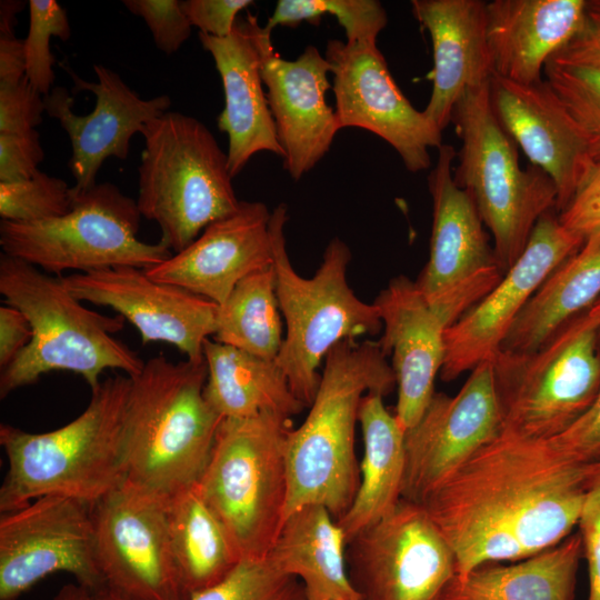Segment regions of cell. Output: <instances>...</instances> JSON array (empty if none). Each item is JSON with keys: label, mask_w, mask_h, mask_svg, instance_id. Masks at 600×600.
Instances as JSON below:
<instances>
[{"label": "cell", "mask_w": 600, "mask_h": 600, "mask_svg": "<svg viewBox=\"0 0 600 600\" xmlns=\"http://www.w3.org/2000/svg\"><path fill=\"white\" fill-rule=\"evenodd\" d=\"M589 464L551 440L501 431L422 503L451 548L457 578L552 548L578 527Z\"/></svg>", "instance_id": "6da1fadb"}, {"label": "cell", "mask_w": 600, "mask_h": 600, "mask_svg": "<svg viewBox=\"0 0 600 600\" xmlns=\"http://www.w3.org/2000/svg\"><path fill=\"white\" fill-rule=\"evenodd\" d=\"M394 388L378 341L346 340L329 351L309 412L288 434L284 519L309 504L327 508L336 520L348 510L360 482L354 436L361 401Z\"/></svg>", "instance_id": "7a4b0ae2"}, {"label": "cell", "mask_w": 600, "mask_h": 600, "mask_svg": "<svg viewBox=\"0 0 600 600\" xmlns=\"http://www.w3.org/2000/svg\"><path fill=\"white\" fill-rule=\"evenodd\" d=\"M131 378L114 374L91 389L87 408L47 432L2 423L0 444L8 470L0 487V512L43 496H66L94 504L126 480L124 413Z\"/></svg>", "instance_id": "3957f363"}, {"label": "cell", "mask_w": 600, "mask_h": 600, "mask_svg": "<svg viewBox=\"0 0 600 600\" xmlns=\"http://www.w3.org/2000/svg\"><path fill=\"white\" fill-rule=\"evenodd\" d=\"M207 372L204 360L158 354L130 377L124 482L163 500L198 483L223 419L204 396Z\"/></svg>", "instance_id": "277c9868"}, {"label": "cell", "mask_w": 600, "mask_h": 600, "mask_svg": "<svg viewBox=\"0 0 600 600\" xmlns=\"http://www.w3.org/2000/svg\"><path fill=\"white\" fill-rule=\"evenodd\" d=\"M0 293L32 329L30 343L0 370L1 399L53 371L77 373L93 389L106 370H121L129 377L142 370L146 361L114 337L124 318L84 307L63 277L1 253Z\"/></svg>", "instance_id": "5b68a950"}, {"label": "cell", "mask_w": 600, "mask_h": 600, "mask_svg": "<svg viewBox=\"0 0 600 600\" xmlns=\"http://www.w3.org/2000/svg\"><path fill=\"white\" fill-rule=\"evenodd\" d=\"M288 209L278 204L270 217L276 293L286 323L277 364L294 396L312 403L319 382V367L339 342L377 334L382 321L373 303L356 296L347 279L352 253L338 237L327 244L320 267L311 278L293 268L286 248Z\"/></svg>", "instance_id": "8992f818"}, {"label": "cell", "mask_w": 600, "mask_h": 600, "mask_svg": "<svg viewBox=\"0 0 600 600\" xmlns=\"http://www.w3.org/2000/svg\"><path fill=\"white\" fill-rule=\"evenodd\" d=\"M141 134L137 206L154 221L172 253L188 247L210 223L238 210L227 153L198 119L167 111Z\"/></svg>", "instance_id": "52a82bcc"}, {"label": "cell", "mask_w": 600, "mask_h": 600, "mask_svg": "<svg viewBox=\"0 0 600 600\" xmlns=\"http://www.w3.org/2000/svg\"><path fill=\"white\" fill-rule=\"evenodd\" d=\"M451 123L461 142L454 181L472 198L506 273L524 251L540 217L556 209V186L537 166L521 168L517 143L493 113L489 82L461 96Z\"/></svg>", "instance_id": "ba28073f"}, {"label": "cell", "mask_w": 600, "mask_h": 600, "mask_svg": "<svg viewBox=\"0 0 600 600\" xmlns=\"http://www.w3.org/2000/svg\"><path fill=\"white\" fill-rule=\"evenodd\" d=\"M290 417L223 418L197 488L242 559L266 558L284 520Z\"/></svg>", "instance_id": "9c48e42d"}, {"label": "cell", "mask_w": 600, "mask_h": 600, "mask_svg": "<svg viewBox=\"0 0 600 600\" xmlns=\"http://www.w3.org/2000/svg\"><path fill=\"white\" fill-rule=\"evenodd\" d=\"M584 313L536 351L499 349L491 358L501 431L550 440L591 407L600 390V340Z\"/></svg>", "instance_id": "30bf717a"}, {"label": "cell", "mask_w": 600, "mask_h": 600, "mask_svg": "<svg viewBox=\"0 0 600 600\" xmlns=\"http://www.w3.org/2000/svg\"><path fill=\"white\" fill-rule=\"evenodd\" d=\"M73 193L71 210L36 222L0 221L2 253L42 271L88 273L110 268L149 269L172 252L160 241L138 238L141 213L137 201L111 182Z\"/></svg>", "instance_id": "8fae6325"}, {"label": "cell", "mask_w": 600, "mask_h": 600, "mask_svg": "<svg viewBox=\"0 0 600 600\" xmlns=\"http://www.w3.org/2000/svg\"><path fill=\"white\" fill-rule=\"evenodd\" d=\"M454 148L443 143L428 177L432 198L429 259L414 281L446 328L480 302L504 271L470 194L453 178Z\"/></svg>", "instance_id": "7c38bea8"}, {"label": "cell", "mask_w": 600, "mask_h": 600, "mask_svg": "<svg viewBox=\"0 0 600 600\" xmlns=\"http://www.w3.org/2000/svg\"><path fill=\"white\" fill-rule=\"evenodd\" d=\"M349 580L360 600H446L454 554L422 504L401 498L348 542Z\"/></svg>", "instance_id": "4fadbf2b"}, {"label": "cell", "mask_w": 600, "mask_h": 600, "mask_svg": "<svg viewBox=\"0 0 600 600\" xmlns=\"http://www.w3.org/2000/svg\"><path fill=\"white\" fill-rule=\"evenodd\" d=\"M92 506L43 496L0 516V600H17L56 572L106 586L97 558Z\"/></svg>", "instance_id": "5bb4252c"}, {"label": "cell", "mask_w": 600, "mask_h": 600, "mask_svg": "<svg viewBox=\"0 0 600 600\" xmlns=\"http://www.w3.org/2000/svg\"><path fill=\"white\" fill-rule=\"evenodd\" d=\"M106 586L131 600H189L173 559L168 500L128 482L92 506Z\"/></svg>", "instance_id": "9a60e30c"}, {"label": "cell", "mask_w": 600, "mask_h": 600, "mask_svg": "<svg viewBox=\"0 0 600 600\" xmlns=\"http://www.w3.org/2000/svg\"><path fill=\"white\" fill-rule=\"evenodd\" d=\"M324 58L333 78L340 130L370 131L397 151L408 171L428 169L429 150L443 144L442 131L406 98L378 46L330 39Z\"/></svg>", "instance_id": "2e32d148"}, {"label": "cell", "mask_w": 600, "mask_h": 600, "mask_svg": "<svg viewBox=\"0 0 600 600\" xmlns=\"http://www.w3.org/2000/svg\"><path fill=\"white\" fill-rule=\"evenodd\" d=\"M502 430L491 360L478 364L454 396L434 392L406 431L401 498L422 503L466 460Z\"/></svg>", "instance_id": "e0dca14e"}, {"label": "cell", "mask_w": 600, "mask_h": 600, "mask_svg": "<svg viewBox=\"0 0 600 600\" xmlns=\"http://www.w3.org/2000/svg\"><path fill=\"white\" fill-rule=\"evenodd\" d=\"M584 240L562 226L554 208L544 212L524 251L497 287L446 329L441 379L452 381L491 360L532 294Z\"/></svg>", "instance_id": "ac0fdd59"}, {"label": "cell", "mask_w": 600, "mask_h": 600, "mask_svg": "<svg viewBox=\"0 0 600 600\" xmlns=\"http://www.w3.org/2000/svg\"><path fill=\"white\" fill-rule=\"evenodd\" d=\"M63 282L80 301L109 307L129 321L142 344L163 342L188 360H204L203 344L216 332L219 304L134 267L71 273Z\"/></svg>", "instance_id": "d6986e66"}, {"label": "cell", "mask_w": 600, "mask_h": 600, "mask_svg": "<svg viewBox=\"0 0 600 600\" xmlns=\"http://www.w3.org/2000/svg\"><path fill=\"white\" fill-rule=\"evenodd\" d=\"M489 96L501 127L553 181L560 213L596 167L583 131L546 79L523 84L492 73Z\"/></svg>", "instance_id": "ffe728a7"}, {"label": "cell", "mask_w": 600, "mask_h": 600, "mask_svg": "<svg viewBox=\"0 0 600 600\" xmlns=\"http://www.w3.org/2000/svg\"><path fill=\"white\" fill-rule=\"evenodd\" d=\"M74 83V91L87 90L96 96L93 110L86 116L72 111L73 97L63 87H54L44 96L46 112L56 119L71 142L68 167L74 178V193L90 190L97 184V174L106 159L128 158L131 138L141 133L152 119L169 111L171 99L167 94L141 99L113 70L94 64L98 81L81 79L63 67Z\"/></svg>", "instance_id": "44dd1931"}, {"label": "cell", "mask_w": 600, "mask_h": 600, "mask_svg": "<svg viewBox=\"0 0 600 600\" xmlns=\"http://www.w3.org/2000/svg\"><path fill=\"white\" fill-rule=\"evenodd\" d=\"M261 53V74L283 168L298 181L327 154L340 130L336 111L326 99L331 88L330 64L313 46L293 60L282 58L266 27Z\"/></svg>", "instance_id": "7402d4cb"}, {"label": "cell", "mask_w": 600, "mask_h": 600, "mask_svg": "<svg viewBox=\"0 0 600 600\" xmlns=\"http://www.w3.org/2000/svg\"><path fill=\"white\" fill-rule=\"evenodd\" d=\"M270 217L266 203L241 200L237 211L146 272L220 306L242 279L272 264Z\"/></svg>", "instance_id": "603a6c76"}, {"label": "cell", "mask_w": 600, "mask_h": 600, "mask_svg": "<svg viewBox=\"0 0 600 600\" xmlns=\"http://www.w3.org/2000/svg\"><path fill=\"white\" fill-rule=\"evenodd\" d=\"M264 27L256 16L238 18L232 33L217 38L202 32L201 46L214 61L220 74L224 107L217 118L220 131L228 136V167L232 178L260 151L283 158L274 121L263 90L261 40Z\"/></svg>", "instance_id": "cb8c5ba5"}, {"label": "cell", "mask_w": 600, "mask_h": 600, "mask_svg": "<svg viewBox=\"0 0 600 600\" xmlns=\"http://www.w3.org/2000/svg\"><path fill=\"white\" fill-rule=\"evenodd\" d=\"M373 304L382 321L378 343L391 356L398 400L396 418L404 431L417 423L434 394L446 354V326L427 304L414 281L398 276Z\"/></svg>", "instance_id": "d4e9b609"}, {"label": "cell", "mask_w": 600, "mask_h": 600, "mask_svg": "<svg viewBox=\"0 0 600 600\" xmlns=\"http://www.w3.org/2000/svg\"><path fill=\"white\" fill-rule=\"evenodd\" d=\"M414 18L429 32L432 90L423 112L441 131L461 96L488 83L493 71L486 33V1L412 0Z\"/></svg>", "instance_id": "484cf974"}, {"label": "cell", "mask_w": 600, "mask_h": 600, "mask_svg": "<svg viewBox=\"0 0 600 600\" xmlns=\"http://www.w3.org/2000/svg\"><path fill=\"white\" fill-rule=\"evenodd\" d=\"M588 0H492L486 33L493 73L523 84L542 81L546 63L582 29Z\"/></svg>", "instance_id": "4316f807"}, {"label": "cell", "mask_w": 600, "mask_h": 600, "mask_svg": "<svg viewBox=\"0 0 600 600\" xmlns=\"http://www.w3.org/2000/svg\"><path fill=\"white\" fill-rule=\"evenodd\" d=\"M347 540L327 508L309 504L282 522L268 560L297 577L306 600H360L348 576Z\"/></svg>", "instance_id": "83f0119b"}, {"label": "cell", "mask_w": 600, "mask_h": 600, "mask_svg": "<svg viewBox=\"0 0 600 600\" xmlns=\"http://www.w3.org/2000/svg\"><path fill=\"white\" fill-rule=\"evenodd\" d=\"M600 299V232L560 263L523 307L501 350L532 352Z\"/></svg>", "instance_id": "f1b7e54d"}, {"label": "cell", "mask_w": 600, "mask_h": 600, "mask_svg": "<svg viewBox=\"0 0 600 600\" xmlns=\"http://www.w3.org/2000/svg\"><path fill=\"white\" fill-rule=\"evenodd\" d=\"M359 423L363 437L360 482L352 503L337 520L347 542L396 508L406 468V431L387 410L383 396L369 392L363 397Z\"/></svg>", "instance_id": "f546056e"}, {"label": "cell", "mask_w": 600, "mask_h": 600, "mask_svg": "<svg viewBox=\"0 0 600 600\" xmlns=\"http://www.w3.org/2000/svg\"><path fill=\"white\" fill-rule=\"evenodd\" d=\"M581 559L577 531L513 564L488 563L456 577L446 600H573Z\"/></svg>", "instance_id": "4dcf8cb0"}, {"label": "cell", "mask_w": 600, "mask_h": 600, "mask_svg": "<svg viewBox=\"0 0 600 600\" xmlns=\"http://www.w3.org/2000/svg\"><path fill=\"white\" fill-rule=\"evenodd\" d=\"M204 396L222 418H244L263 411L293 417L306 406L292 392L277 364L234 347L207 339Z\"/></svg>", "instance_id": "1f68e13d"}, {"label": "cell", "mask_w": 600, "mask_h": 600, "mask_svg": "<svg viewBox=\"0 0 600 600\" xmlns=\"http://www.w3.org/2000/svg\"><path fill=\"white\" fill-rule=\"evenodd\" d=\"M168 524L176 567L189 596L214 586L242 560L197 484L168 500Z\"/></svg>", "instance_id": "d6a6232c"}, {"label": "cell", "mask_w": 600, "mask_h": 600, "mask_svg": "<svg viewBox=\"0 0 600 600\" xmlns=\"http://www.w3.org/2000/svg\"><path fill=\"white\" fill-rule=\"evenodd\" d=\"M273 266L242 279L219 306L214 340L269 360L282 341Z\"/></svg>", "instance_id": "836d02e7"}, {"label": "cell", "mask_w": 600, "mask_h": 600, "mask_svg": "<svg viewBox=\"0 0 600 600\" xmlns=\"http://www.w3.org/2000/svg\"><path fill=\"white\" fill-rule=\"evenodd\" d=\"M189 600H306L302 582L268 558L242 559L221 581Z\"/></svg>", "instance_id": "e575fe53"}, {"label": "cell", "mask_w": 600, "mask_h": 600, "mask_svg": "<svg viewBox=\"0 0 600 600\" xmlns=\"http://www.w3.org/2000/svg\"><path fill=\"white\" fill-rule=\"evenodd\" d=\"M72 204V187L40 170L29 179L0 182V217L4 221L50 220L67 214Z\"/></svg>", "instance_id": "d590c367"}, {"label": "cell", "mask_w": 600, "mask_h": 600, "mask_svg": "<svg viewBox=\"0 0 600 600\" xmlns=\"http://www.w3.org/2000/svg\"><path fill=\"white\" fill-rule=\"evenodd\" d=\"M543 72L583 131L594 163L600 164V68L548 61Z\"/></svg>", "instance_id": "8d00e7d4"}, {"label": "cell", "mask_w": 600, "mask_h": 600, "mask_svg": "<svg viewBox=\"0 0 600 600\" xmlns=\"http://www.w3.org/2000/svg\"><path fill=\"white\" fill-rule=\"evenodd\" d=\"M29 29L23 40L26 53V77L44 97L54 82L56 58L50 49L51 37L68 41L71 36L69 19L64 9L54 0H30Z\"/></svg>", "instance_id": "74e56055"}, {"label": "cell", "mask_w": 600, "mask_h": 600, "mask_svg": "<svg viewBox=\"0 0 600 600\" xmlns=\"http://www.w3.org/2000/svg\"><path fill=\"white\" fill-rule=\"evenodd\" d=\"M123 6L148 26L159 50L177 52L191 34V23L178 0H123Z\"/></svg>", "instance_id": "f35d334b"}, {"label": "cell", "mask_w": 600, "mask_h": 600, "mask_svg": "<svg viewBox=\"0 0 600 600\" xmlns=\"http://www.w3.org/2000/svg\"><path fill=\"white\" fill-rule=\"evenodd\" d=\"M323 16L334 17L343 28L346 42L377 44L388 14L377 0H317Z\"/></svg>", "instance_id": "ab89813d"}, {"label": "cell", "mask_w": 600, "mask_h": 600, "mask_svg": "<svg viewBox=\"0 0 600 600\" xmlns=\"http://www.w3.org/2000/svg\"><path fill=\"white\" fill-rule=\"evenodd\" d=\"M577 528L588 566L587 600H600V460L589 466L587 492Z\"/></svg>", "instance_id": "60d3db41"}, {"label": "cell", "mask_w": 600, "mask_h": 600, "mask_svg": "<svg viewBox=\"0 0 600 600\" xmlns=\"http://www.w3.org/2000/svg\"><path fill=\"white\" fill-rule=\"evenodd\" d=\"M44 97L24 77L18 84L0 87V133L23 132L42 122Z\"/></svg>", "instance_id": "b9f144b4"}, {"label": "cell", "mask_w": 600, "mask_h": 600, "mask_svg": "<svg viewBox=\"0 0 600 600\" xmlns=\"http://www.w3.org/2000/svg\"><path fill=\"white\" fill-rule=\"evenodd\" d=\"M44 158L40 134L36 129L0 133V182L29 179Z\"/></svg>", "instance_id": "7bdbcfd3"}, {"label": "cell", "mask_w": 600, "mask_h": 600, "mask_svg": "<svg viewBox=\"0 0 600 600\" xmlns=\"http://www.w3.org/2000/svg\"><path fill=\"white\" fill-rule=\"evenodd\" d=\"M550 440L564 456L578 463L599 461L600 390L591 407L564 432Z\"/></svg>", "instance_id": "ee69618b"}, {"label": "cell", "mask_w": 600, "mask_h": 600, "mask_svg": "<svg viewBox=\"0 0 600 600\" xmlns=\"http://www.w3.org/2000/svg\"><path fill=\"white\" fill-rule=\"evenodd\" d=\"M253 3L252 0H186L181 7L199 32L226 38L232 33L239 12Z\"/></svg>", "instance_id": "f6af8a7d"}, {"label": "cell", "mask_w": 600, "mask_h": 600, "mask_svg": "<svg viewBox=\"0 0 600 600\" xmlns=\"http://www.w3.org/2000/svg\"><path fill=\"white\" fill-rule=\"evenodd\" d=\"M558 214L564 228L583 239L600 232V164Z\"/></svg>", "instance_id": "bcb514c9"}, {"label": "cell", "mask_w": 600, "mask_h": 600, "mask_svg": "<svg viewBox=\"0 0 600 600\" xmlns=\"http://www.w3.org/2000/svg\"><path fill=\"white\" fill-rule=\"evenodd\" d=\"M549 61L559 66L600 68V0H589L581 31Z\"/></svg>", "instance_id": "7dc6e473"}, {"label": "cell", "mask_w": 600, "mask_h": 600, "mask_svg": "<svg viewBox=\"0 0 600 600\" xmlns=\"http://www.w3.org/2000/svg\"><path fill=\"white\" fill-rule=\"evenodd\" d=\"M32 329L27 317L17 308L0 307V370L7 368L30 343Z\"/></svg>", "instance_id": "c3c4849f"}, {"label": "cell", "mask_w": 600, "mask_h": 600, "mask_svg": "<svg viewBox=\"0 0 600 600\" xmlns=\"http://www.w3.org/2000/svg\"><path fill=\"white\" fill-rule=\"evenodd\" d=\"M26 77L23 40L0 36V87L18 84Z\"/></svg>", "instance_id": "681fc988"}, {"label": "cell", "mask_w": 600, "mask_h": 600, "mask_svg": "<svg viewBox=\"0 0 600 600\" xmlns=\"http://www.w3.org/2000/svg\"><path fill=\"white\" fill-rule=\"evenodd\" d=\"M51 600H131L108 586L89 587L78 582L63 584Z\"/></svg>", "instance_id": "f907efd6"}, {"label": "cell", "mask_w": 600, "mask_h": 600, "mask_svg": "<svg viewBox=\"0 0 600 600\" xmlns=\"http://www.w3.org/2000/svg\"><path fill=\"white\" fill-rule=\"evenodd\" d=\"M27 3L21 0L0 1V36H16L17 16L28 6Z\"/></svg>", "instance_id": "816d5d0a"}, {"label": "cell", "mask_w": 600, "mask_h": 600, "mask_svg": "<svg viewBox=\"0 0 600 600\" xmlns=\"http://www.w3.org/2000/svg\"><path fill=\"white\" fill-rule=\"evenodd\" d=\"M584 318L591 326L600 324V299L584 313Z\"/></svg>", "instance_id": "f5cc1de1"}]
</instances>
